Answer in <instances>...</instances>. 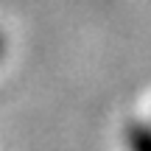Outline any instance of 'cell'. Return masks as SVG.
<instances>
[{
    "label": "cell",
    "mask_w": 151,
    "mask_h": 151,
    "mask_svg": "<svg viewBox=\"0 0 151 151\" xmlns=\"http://www.w3.org/2000/svg\"><path fill=\"white\" fill-rule=\"evenodd\" d=\"M3 50H6V37L0 34V56H3Z\"/></svg>",
    "instance_id": "2"
},
{
    "label": "cell",
    "mask_w": 151,
    "mask_h": 151,
    "mask_svg": "<svg viewBox=\"0 0 151 151\" xmlns=\"http://www.w3.org/2000/svg\"><path fill=\"white\" fill-rule=\"evenodd\" d=\"M123 143L129 151H151V123L143 118H132L123 126Z\"/></svg>",
    "instance_id": "1"
}]
</instances>
